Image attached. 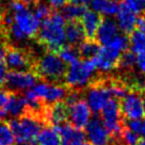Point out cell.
I'll list each match as a JSON object with an SVG mask.
<instances>
[{
    "instance_id": "cell-10",
    "label": "cell",
    "mask_w": 145,
    "mask_h": 145,
    "mask_svg": "<svg viewBox=\"0 0 145 145\" xmlns=\"http://www.w3.org/2000/svg\"><path fill=\"white\" fill-rule=\"evenodd\" d=\"M141 93L131 92L128 93L123 99L120 100L121 111L123 116L129 121L142 120L144 118V107H143V97Z\"/></svg>"
},
{
    "instance_id": "cell-2",
    "label": "cell",
    "mask_w": 145,
    "mask_h": 145,
    "mask_svg": "<svg viewBox=\"0 0 145 145\" xmlns=\"http://www.w3.org/2000/svg\"><path fill=\"white\" fill-rule=\"evenodd\" d=\"M68 94L66 86L57 82L41 81L37 82L32 89L26 92L25 98L28 108L32 111H40L42 104L54 105L65 100Z\"/></svg>"
},
{
    "instance_id": "cell-29",
    "label": "cell",
    "mask_w": 145,
    "mask_h": 145,
    "mask_svg": "<svg viewBox=\"0 0 145 145\" xmlns=\"http://www.w3.org/2000/svg\"><path fill=\"white\" fill-rule=\"evenodd\" d=\"M15 137L10 124L0 122V145H14Z\"/></svg>"
},
{
    "instance_id": "cell-15",
    "label": "cell",
    "mask_w": 145,
    "mask_h": 145,
    "mask_svg": "<svg viewBox=\"0 0 145 145\" xmlns=\"http://www.w3.org/2000/svg\"><path fill=\"white\" fill-rule=\"evenodd\" d=\"M118 35V27L116 22L111 18H103L96 33L95 41L101 46L109 45Z\"/></svg>"
},
{
    "instance_id": "cell-16",
    "label": "cell",
    "mask_w": 145,
    "mask_h": 145,
    "mask_svg": "<svg viewBox=\"0 0 145 145\" xmlns=\"http://www.w3.org/2000/svg\"><path fill=\"white\" fill-rule=\"evenodd\" d=\"M5 63L11 71H28L30 67V61L27 54L16 48L8 49Z\"/></svg>"
},
{
    "instance_id": "cell-27",
    "label": "cell",
    "mask_w": 145,
    "mask_h": 145,
    "mask_svg": "<svg viewBox=\"0 0 145 145\" xmlns=\"http://www.w3.org/2000/svg\"><path fill=\"white\" fill-rule=\"evenodd\" d=\"M60 59L63 61L65 64L72 65V64L76 63L79 61V52L78 49H76V47H72V46H63L61 49L59 50Z\"/></svg>"
},
{
    "instance_id": "cell-9",
    "label": "cell",
    "mask_w": 145,
    "mask_h": 145,
    "mask_svg": "<svg viewBox=\"0 0 145 145\" xmlns=\"http://www.w3.org/2000/svg\"><path fill=\"white\" fill-rule=\"evenodd\" d=\"M37 77L30 71H11L5 84L13 92H27L37 83Z\"/></svg>"
},
{
    "instance_id": "cell-8",
    "label": "cell",
    "mask_w": 145,
    "mask_h": 145,
    "mask_svg": "<svg viewBox=\"0 0 145 145\" xmlns=\"http://www.w3.org/2000/svg\"><path fill=\"white\" fill-rule=\"evenodd\" d=\"M110 98L112 97L109 91L99 79L95 82H91L90 88L86 93V103L89 106L91 112L96 114L101 112Z\"/></svg>"
},
{
    "instance_id": "cell-23",
    "label": "cell",
    "mask_w": 145,
    "mask_h": 145,
    "mask_svg": "<svg viewBox=\"0 0 145 145\" xmlns=\"http://www.w3.org/2000/svg\"><path fill=\"white\" fill-rule=\"evenodd\" d=\"M37 145H62V141L56 127H43L36 138Z\"/></svg>"
},
{
    "instance_id": "cell-11",
    "label": "cell",
    "mask_w": 145,
    "mask_h": 145,
    "mask_svg": "<svg viewBox=\"0 0 145 145\" xmlns=\"http://www.w3.org/2000/svg\"><path fill=\"white\" fill-rule=\"evenodd\" d=\"M86 137L92 145H112V137L106 129L103 120L95 115L86 127Z\"/></svg>"
},
{
    "instance_id": "cell-13",
    "label": "cell",
    "mask_w": 145,
    "mask_h": 145,
    "mask_svg": "<svg viewBox=\"0 0 145 145\" xmlns=\"http://www.w3.org/2000/svg\"><path fill=\"white\" fill-rule=\"evenodd\" d=\"M68 120L74 127L82 129L88 126L91 120V110L86 100L79 99L75 104L67 106Z\"/></svg>"
},
{
    "instance_id": "cell-39",
    "label": "cell",
    "mask_w": 145,
    "mask_h": 145,
    "mask_svg": "<svg viewBox=\"0 0 145 145\" xmlns=\"http://www.w3.org/2000/svg\"><path fill=\"white\" fill-rule=\"evenodd\" d=\"M19 1H22L24 5H26L27 7L29 5H36L37 3H40L41 2V0H19Z\"/></svg>"
},
{
    "instance_id": "cell-30",
    "label": "cell",
    "mask_w": 145,
    "mask_h": 145,
    "mask_svg": "<svg viewBox=\"0 0 145 145\" xmlns=\"http://www.w3.org/2000/svg\"><path fill=\"white\" fill-rule=\"evenodd\" d=\"M107 46H110V47H112L115 50L123 54V52L127 51L129 48V37L126 34H118L113 41Z\"/></svg>"
},
{
    "instance_id": "cell-37",
    "label": "cell",
    "mask_w": 145,
    "mask_h": 145,
    "mask_svg": "<svg viewBox=\"0 0 145 145\" xmlns=\"http://www.w3.org/2000/svg\"><path fill=\"white\" fill-rule=\"evenodd\" d=\"M137 65L141 72L145 74V52L139 54L137 56Z\"/></svg>"
},
{
    "instance_id": "cell-12",
    "label": "cell",
    "mask_w": 145,
    "mask_h": 145,
    "mask_svg": "<svg viewBox=\"0 0 145 145\" xmlns=\"http://www.w3.org/2000/svg\"><path fill=\"white\" fill-rule=\"evenodd\" d=\"M122 56L120 52L110 46H103L99 49L95 58H93V62L97 69L100 72H109L113 68L118 67V61Z\"/></svg>"
},
{
    "instance_id": "cell-41",
    "label": "cell",
    "mask_w": 145,
    "mask_h": 145,
    "mask_svg": "<svg viewBox=\"0 0 145 145\" xmlns=\"http://www.w3.org/2000/svg\"><path fill=\"white\" fill-rule=\"evenodd\" d=\"M72 145H92V144H91L89 141H86V139H84V140H81V141H77V142L72 143Z\"/></svg>"
},
{
    "instance_id": "cell-38",
    "label": "cell",
    "mask_w": 145,
    "mask_h": 145,
    "mask_svg": "<svg viewBox=\"0 0 145 145\" xmlns=\"http://www.w3.org/2000/svg\"><path fill=\"white\" fill-rule=\"evenodd\" d=\"M7 51H8V48L5 47L3 44H0V60L5 61V54H7Z\"/></svg>"
},
{
    "instance_id": "cell-18",
    "label": "cell",
    "mask_w": 145,
    "mask_h": 145,
    "mask_svg": "<svg viewBox=\"0 0 145 145\" xmlns=\"http://www.w3.org/2000/svg\"><path fill=\"white\" fill-rule=\"evenodd\" d=\"M58 130L62 141V145H72V143L86 139V133L81 129L74 127L72 124L64 123L59 126H54Z\"/></svg>"
},
{
    "instance_id": "cell-42",
    "label": "cell",
    "mask_w": 145,
    "mask_h": 145,
    "mask_svg": "<svg viewBox=\"0 0 145 145\" xmlns=\"http://www.w3.org/2000/svg\"><path fill=\"white\" fill-rule=\"evenodd\" d=\"M137 145H145V139L144 138H142V139H140V141H139V143Z\"/></svg>"
},
{
    "instance_id": "cell-1",
    "label": "cell",
    "mask_w": 145,
    "mask_h": 145,
    "mask_svg": "<svg viewBox=\"0 0 145 145\" xmlns=\"http://www.w3.org/2000/svg\"><path fill=\"white\" fill-rule=\"evenodd\" d=\"M9 12L11 13V23L8 27L13 40L18 42L26 41L39 33L41 22L35 17L33 11L22 1H11Z\"/></svg>"
},
{
    "instance_id": "cell-20",
    "label": "cell",
    "mask_w": 145,
    "mask_h": 145,
    "mask_svg": "<svg viewBox=\"0 0 145 145\" xmlns=\"http://www.w3.org/2000/svg\"><path fill=\"white\" fill-rule=\"evenodd\" d=\"M121 2L120 0H92L90 8L99 15L114 16L118 14Z\"/></svg>"
},
{
    "instance_id": "cell-26",
    "label": "cell",
    "mask_w": 145,
    "mask_h": 145,
    "mask_svg": "<svg viewBox=\"0 0 145 145\" xmlns=\"http://www.w3.org/2000/svg\"><path fill=\"white\" fill-rule=\"evenodd\" d=\"M129 48L133 54L145 52V34L139 30H135L129 37Z\"/></svg>"
},
{
    "instance_id": "cell-14",
    "label": "cell",
    "mask_w": 145,
    "mask_h": 145,
    "mask_svg": "<svg viewBox=\"0 0 145 145\" xmlns=\"http://www.w3.org/2000/svg\"><path fill=\"white\" fill-rule=\"evenodd\" d=\"M137 19H138L137 14L124 1H122L116 14V24L124 34L126 35L131 34L135 31V28L137 26Z\"/></svg>"
},
{
    "instance_id": "cell-32",
    "label": "cell",
    "mask_w": 145,
    "mask_h": 145,
    "mask_svg": "<svg viewBox=\"0 0 145 145\" xmlns=\"http://www.w3.org/2000/svg\"><path fill=\"white\" fill-rule=\"evenodd\" d=\"M125 126L138 135H141L145 139V120H135L125 123Z\"/></svg>"
},
{
    "instance_id": "cell-28",
    "label": "cell",
    "mask_w": 145,
    "mask_h": 145,
    "mask_svg": "<svg viewBox=\"0 0 145 145\" xmlns=\"http://www.w3.org/2000/svg\"><path fill=\"white\" fill-rule=\"evenodd\" d=\"M137 65V56L130 50H127L123 52L120 61H118V67L122 71H130L133 68V66Z\"/></svg>"
},
{
    "instance_id": "cell-36",
    "label": "cell",
    "mask_w": 145,
    "mask_h": 145,
    "mask_svg": "<svg viewBox=\"0 0 145 145\" xmlns=\"http://www.w3.org/2000/svg\"><path fill=\"white\" fill-rule=\"evenodd\" d=\"M68 0H48V5L52 9H62L67 5Z\"/></svg>"
},
{
    "instance_id": "cell-7",
    "label": "cell",
    "mask_w": 145,
    "mask_h": 145,
    "mask_svg": "<svg viewBox=\"0 0 145 145\" xmlns=\"http://www.w3.org/2000/svg\"><path fill=\"white\" fill-rule=\"evenodd\" d=\"M101 120L113 140L121 135L123 129L125 128V121L123 118L118 99L113 97L109 99L101 111Z\"/></svg>"
},
{
    "instance_id": "cell-21",
    "label": "cell",
    "mask_w": 145,
    "mask_h": 145,
    "mask_svg": "<svg viewBox=\"0 0 145 145\" xmlns=\"http://www.w3.org/2000/svg\"><path fill=\"white\" fill-rule=\"evenodd\" d=\"M46 118L54 126H59L66 123L68 118V108L65 103H58L50 107L46 112Z\"/></svg>"
},
{
    "instance_id": "cell-3",
    "label": "cell",
    "mask_w": 145,
    "mask_h": 145,
    "mask_svg": "<svg viewBox=\"0 0 145 145\" xmlns=\"http://www.w3.org/2000/svg\"><path fill=\"white\" fill-rule=\"evenodd\" d=\"M65 19L59 12H52L41 23L39 39L50 51H59L65 46Z\"/></svg>"
},
{
    "instance_id": "cell-6",
    "label": "cell",
    "mask_w": 145,
    "mask_h": 145,
    "mask_svg": "<svg viewBox=\"0 0 145 145\" xmlns=\"http://www.w3.org/2000/svg\"><path fill=\"white\" fill-rule=\"evenodd\" d=\"M66 71V64L52 51L44 54L36 63L37 75L48 82H58L64 79Z\"/></svg>"
},
{
    "instance_id": "cell-40",
    "label": "cell",
    "mask_w": 145,
    "mask_h": 145,
    "mask_svg": "<svg viewBox=\"0 0 145 145\" xmlns=\"http://www.w3.org/2000/svg\"><path fill=\"white\" fill-rule=\"evenodd\" d=\"M71 3L74 5H86V3H90L92 0H68Z\"/></svg>"
},
{
    "instance_id": "cell-33",
    "label": "cell",
    "mask_w": 145,
    "mask_h": 145,
    "mask_svg": "<svg viewBox=\"0 0 145 145\" xmlns=\"http://www.w3.org/2000/svg\"><path fill=\"white\" fill-rule=\"evenodd\" d=\"M10 98V94L5 90L0 89V122L8 115L7 113V106Z\"/></svg>"
},
{
    "instance_id": "cell-19",
    "label": "cell",
    "mask_w": 145,
    "mask_h": 145,
    "mask_svg": "<svg viewBox=\"0 0 145 145\" xmlns=\"http://www.w3.org/2000/svg\"><path fill=\"white\" fill-rule=\"evenodd\" d=\"M65 39L68 46L77 47L86 39V33L83 31L80 22H68L65 26Z\"/></svg>"
},
{
    "instance_id": "cell-35",
    "label": "cell",
    "mask_w": 145,
    "mask_h": 145,
    "mask_svg": "<svg viewBox=\"0 0 145 145\" xmlns=\"http://www.w3.org/2000/svg\"><path fill=\"white\" fill-rule=\"evenodd\" d=\"M7 76H8V67L5 65V61L0 60V86L5 82Z\"/></svg>"
},
{
    "instance_id": "cell-24",
    "label": "cell",
    "mask_w": 145,
    "mask_h": 145,
    "mask_svg": "<svg viewBox=\"0 0 145 145\" xmlns=\"http://www.w3.org/2000/svg\"><path fill=\"white\" fill-rule=\"evenodd\" d=\"M100 47L95 40H86L78 47L79 56L84 60H92L98 54Z\"/></svg>"
},
{
    "instance_id": "cell-25",
    "label": "cell",
    "mask_w": 145,
    "mask_h": 145,
    "mask_svg": "<svg viewBox=\"0 0 145 145\" xmlns=\"http://www.w3.org/2000/svg\"><path fill=\"white\" fill-rule=\"evenodd\" d=\"M86 5H74V3H69L66 5L65 7L62 8V16L64 17L65 20L67 22H76L78 19L82 17V15L86 13Z\"/></svg>"
},
{
    "instance_id": "cell-17",
    "label": "cell",
    "mask_w": 145,
    "mask_h": 145,
    "mask_svg": "<svg viewBox=\"0 0 145 145\" xmlns=\"http://www.w3.org/2000/svg\"><path fill=\"white\" fill-rule=\"evenodd\" d=\"M101 20H103V17L92 10H86V13L82 15V17L80 18V24L83 28V31L86 33L88 40H95L96 33Z\"/></svg>"
},
{
    "instance_id": "cell-43",
    "label": "cell",
    "mask_w": 145,
    "mask_h": 145,
    "mask_svg": "<svg viewBox=\"0 0 145 145\" xmlns=\"http://www.w3.org/2000/svg\"><path fill=\"white\" fill-rule=\"evenodd\" d=\"M143 107H144V116H145V97L143 98Z\"/></svg>"
},
{
    "instance_id": "cell-31",
    "label": "cell",
    "mask_w": 145,
    "mask_h": 145,
    "mask_svg": "<svg viewBox=\"0 0 145 145\" xmlns=\"http://www.w3.org/2000/svg\"><path fill=\"white\" fill-rule=\"evenodd\" d=\"M52 13V10H51V7L47 3H44V2H40L36 5H34V10H33V14L35 15V17L40 20V22H43L44 19L49 16L50 14Z\"/></svg>"
},
{
    "instance_id": "cell-5",
    "label": "cell",
    "mask_w": 145,
    "mask_h": 145,
    "mask_svg": "<svg viewBox=\"0 0 145 145\" xmlns=\"http://www.w3.org/2000/svg\"><path fill=\"white\" fill-rule=\"evenodd\" d=\"M95 71L96 66L93 60H79L67 68L64 77L65 83L72 90H81L92 82V77Z\"/></svg>"
},
{
    "instance_id": "cell-4",
    "label": "cell",
    "mask_w": 145,
    "mask_h": 145,
    "mask_svg": "<svg viewBox=\"0 0 145 145\" xmlns=\"http://www.w3.org/2000/svg\"><path fill=\"white\" fill-rule=\"evenodd\" d=\"M10 127L15 137V142L19 145H32L42 130V122L34 115H23L13 118Z\"/></svg>"
},
{
    "instance_id": "cell-22",
    "label": "cell",
    "mask_w": 145,
    "mask_h": 145,
    "mask_svg": "<svg viewBox=\"0 0 145 145\" xmlns=\"http://www.w3.org/2000/svg\"><path fill=\"white\" fill-rule=\"evenodd\" d=\"M28 108L27 101L25 96L12 94L10 95L8 106H7V113L8 115L12 116L14 118H20L25 115V112Z\"/></svg>"
},
{
    "instance_id": "cell-34",
    "label": "cell",
    "mask_w": 145,
    "mask_h": 145,
    "mask_svg": "<svg viewBox=\"0 0 145 145\" xmlns=\"http://www.w3.org/2000/svg\"><path fill=\"white\" fill-rule=\"evenodd\" d=\"M124 2L136 14L145 11V0H125Z\"/></svg>"
}]
</instances>
